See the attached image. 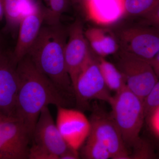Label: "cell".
I'll use <instances>...</instances> for the list:
<instances>
[{
    "label": "cell",
    "mask_w": 159,
    "mask_h": 159,
    "mask_svg": "<svg viewBox=\"0 0 159 159\" xmlns=\"http://www.w3.org/2000/svg\"><path fill=\"white\" fill-rule=\"evenodd\" d=\"M19 86L15 117L25 125L32 137L41 111L49 105L67 107L70 97L36 67L26 55L16 65Z\"/></svg>",
    "instance_id": "cell-1"
},
{
    "label": "cell",
    "mask_w": 159,
    "mask_h": 159,
    "mask_svg": "<svg viewBox=\"0 0 159 159\" xmlns=\"http://www.w3.org/2000/svg\"><path fill=\"white\" fill-rule=\"evenodd\" d=\"M68 34L61 24L43 26L27 55L41 72L70 98L74 94L65 58Z\"/></svg>",
    "instance_id": "cell-2"
},
{
    "label": "cell",
    "mask_w": 159,
    "mask_h": 159,
    "mask_svg": "<svg viewBox=\"0 0 159 159\" xmlns=\"http://www.w3.org/2000/svg\"><path fill=\"white\" fill-rule=\"evenodd\" d=\"M109 104L125 145L134 148L142 141L139 134L146 116L144 100L126 86L116 93Z\"/></svg>",
    "instance_id": "cell-3"
},
{
    "label": "cell",
    "mask_w": 159,
    "mask_h": 159,
    "mask_svg": "<svg viewBox=\"0 0 159 159\" xmlns=\"http://www.w3.org/2000/svg\"><path fill=\"white\" fill-rule=\"evenodd\" d=\"M116 66L131 91L143 100L159 80L150 63L120 51Z\"/></svg>",
    "instance_id": "cell-4"
},
{
    "label": "cell",
    "mask_w": 159,
    "mask_h": 159,
    "mask_svg": "<svg viewBox=\"0 0 159 159\" xmlns=\"http://www.w3.org/2000/svg\"><path fill=\"white\" fill-rule=\"evenodd\" d=\"M73 89L77 104L80 106L86 105L93 99L110 103L112 98L99 69L97 57L93 55L77 77Z\"/></svg>",
    "instance_id": "cell-5"
},
{
    "label": "cell",
    "mask_w": 159,
    "mask_h": 159,
    "mask_svg": "<svg viewBox=\"0 0 159 159\" xmlns=\"http://www.w3.org/2000/svg\"><path fill=\"white\" fill-rule=\"evenodd\" d=\"M120 51L150 63L159 52V31L142 27L126 28L118 36Z\"/></svg>",
    "instance_id": "cell-6"
},
{
    "label": "cell",
    "mask_w": 159,
    "mask_h": 159,
    "mask_svg": "<svg viewBox=\"0 0 159 159\" xmlns=\"http://www.w3.org/2000/svg\"><path fill=\"white\" fill-rule=\"evenodd\" d=\"M31 136L21 120L9 117L0 124V159H29Z\"/></svg>",
    "instance_id": "cell-7"
},
{
    "label": "cell",
    "mask_w": 159,
    "mask_h": 159,
    "mask_svg": "<svg viewBox=\"0 0 159 159\" xmlns=\"http://www.w3.org/2000/svg\"><path fill=\"white\" fill-rule=\"evenodd\" d=\"M68 39L65 49L66 66L74 86L77 77L93 54L84 35L82 23L76 19L68 30Z\"/></svg>",
    "instance_id": "cell-8"
},
{
    "label": "cell",
    "mask_w": 159,
    "mask_h": 159,
    "mask_svg": "<svg viewBox=\"0 0 159 159\" xmlns=\"http://www.w3.org/2000/svg\"><path fill=\"white\" fill-rule=\"evenodd\" d=\"M56 124L62 138L71 148L79 150L88 139L91 123L80 111L57 107Z\"/></svg>",
    "instance_id": "cell-9"
},
{
    "label": "cell",
    "mask_w": 159,
    "mask_h": 159,
    "mask_svg": "<svg viewBox=\"0 0 159 159\" xmlns=\"http://www.w3.org/2000/svg\"><path fill=\"white\" fill-rule=\"evenodd\" d=\"M90 121L91 130L88 137L104 145L110 154L111 159H131L122 134L112 117L95 114Z\"/></svg>",
    "instance_id": "cell-10"
},
{
    "label": "cell",
    "mask_w": 159,
    "mask_h": 159,
    "mask_svg": "<svg viewBox=\"0 0 159 159\" xmlns=\"http://www.w3.org/2000/svg\"><path fill=\"white\" fill-rule=\"evenodd\" d=\"M31 141L57 157L70 149L61 134L56 123L51 116L48 106L41 111L34 130Z\"/></svg>",
    "instance_id": "cell-11"
},
{
    "label": "cell",
    "mask_w": 159,
    "mask_h": 159,
    "mask_svg": "<svg viewBox=\"0 0 159 159\" xmlns=\"http://www.w3.org/2000/svg\"><path fill=\"white\" fill-rule=\"evenodd\" d=\"M44 20V8L38 5L22 19L19 26L16 45L10 56L16 65L28 54L39 34Z\"/></svg>",
    "instance_id": "cell-12"
},
{
    "label": "cell",
    "mask_w": 159,
    "mask_h": 159,
    "mask_svg": "<svg viewBox=\"0 0 159 159\" xmlns=\"http://www.w3.org/2000/svg\"><path fill=\"white\" fill-rule=\"evenodd\" d=\"M19 78L16 66L10 56L0 54V111L9 117H15Z\"/></svg>",
    "instance_id": "cell-13"
},
{
    "label": "cell",
    "mask_w": 159,
    "mask_h": 159,
    "mask_svg": "<svg viewBox=\"0 0 159 159\" xmlns=\"http://www.w3.org/2000/svg\"><path fill=\"white\" fill-rule=\"evenodd\" d=\"M84 12L95 24L110 25L125 15V0H91Z\"/></svg>",
    "instance_id": "cell-14"
},
{
    "label": "cell",
    "mask_w": 159,
    "mask_h": 159,
    "mask_svg": "<svg viewBox=\"0 0 159 159\" xmlns=\"http://www.w3.org/2000/svg\"><path fill=\"white\" fill-rule=\"evenodd\" d=\"M84 35L90 48L99 57L115 54L119 49L118 40L106 29L92 27L84 31Z\"/></svg>",
    "instance_id": "cell-15"
},
{
    "label": "cell",
    "mask_w": 159,
    "mask_h": 159,
    "mask_svg": "<svg viewBox=\"0 0 159 159\" xmlns=\"http://www.w3.org/2000/svg\"><path fill=\"white\" fill-rule=\"evenodd\" d=\"M34 5L32 0H4L6 29L11 31L18 29L20 22L25 15V9L33 8Z\"/></svg>",
    "instance_id": "cell-16"
},
{
    "label": "cell",
    "mask_w": 159,
    "mask_h": 159,
    "mask_svg": "<svg viewBox=\"0 0 159 159\" xmlns=\"http://www.w3.org/2000/svg\"><path fill=\"white\" fill-rule=\"evenodd\" d=\"M97 60L102 77L110 91L118 93L126 86L124 77L116 66L104 57L98 56Z\"/></svg>",
    "instance_id": "cell-17"
},
{
    "label": "cell",
    "mask_w": 159,
    "mask_h": 159,
    "mask_svg": "<svg viewBox=\"0 0 159 159\" xmlns=\"http://www.w3.org/2000/svg\"><path fill=\"white\" fill-rule=\"evenodd\" d=\"M159 4V0H125V15L144 17Z\"/></svg>",
    "instance_id": "cell-18"
},
{
    "label": "cell",
    "mask_w": 159,
    "mask_h": 159,
    "mask_svg": "<svg viewBox=\"0 0 159 159\" xmlns=\"http://www.w3.org/2000/svg\"><path fill=\"white\" fill-rule=\"evenodd\" d=\"M81 152V157L86 159H111L110 154L102 143L93 138L88 137Z\"/></svg>",
    "instance_id": "cell-19"
},
{
    "label": "cell",
    "mask_w": 159,
    "mask_h": 159,
    "mask_svg": "<svg viewBox=\"0 0 159 159\" xmlns=\"http://www.w3.org/2000/svg\"><path fill=\"white\" fill-rule=\"evenodd\" d=\"M49 6L44 8V20L47 25H56L60 24L61 15L66 10L69 0H48Z\"/></svg>",
    "instance_id": "cell-20"
},
{
    "label": "cell",
    "mask_w": 159,
    "mask_h": 159,
    "mask_svg": "<svg viewBox=\"0 0 159 159\" xmlns=\"http://www.w3.org/2000/svg\"><path fill=\"white\" fill-rule=\"evenodd\" d=\"M145 116H149L159 107V80L144 100Z\"/></svg>",
    "instance_id": "cell-21"
},
{
    "label": "cell",
    "mask_w": 159,
    "mask_h": 159,
    "mask_svg": "<svg viewBox=\"0 0 159 159\" xmlns=\"http://www.w3.org/2000/svg\"><path fill=\"white\" fill-rule=\"evenodd\" d=\"M29 159H58L57 157L51 153L41 146L32 143L29 148Z\"/></svg>",
    "instance_id": "cell-22"
},
{
    "label": "cell",
    "mask_w": 159,
    "mask_h": 159,
    "mask_svg": "<svg viewBox=\"0 0 159 159\" xmlns=\"http://www.w3.org/2000/svg\"><path fill=\"white\" fill-rule=\"evenodd\" d=\"M143 18L148 24L159 30V4L151 12Z\"/></svg>",
    "instance_id": "cell-23"
},
{
    "label": "cell",
    "mask_w": 159,
    "mask_h": 159,
    "mask_svg": "<svg viewBox=\"0 0 159 159\" xmlns=\"http://www.w3.org/2000/svg\"><path fill=\"white\" fill-rule=\"evenodd\" d=\"M150 125L154 132L159 137V107L150 114Z\"/></svg>",
    "instance_id": "cell-24"
},
{
    "label": "cell",
    "mask_w": 159,
    "mask_h": 159,
    "mask_svg": "<svg viewBox=\"0 0 159 159\" xmlns=\"http://www.w3.org/2000/svg\"><path fill=\"white\" fill-rule=\"evenodd\" d=\"M78 150L71 148L59 157V159H77L80 158Z\"/></svg>",
    "instance_id": "cell-25"
},
{
    "label": "cell",
    "mask_w": 159,
    "mask_h": 159,
    "mask_svg": "<svg viewBox=\"0 0 159 159\" xmlns=\"http://www.w3.org/2000/svg\"><path fill=\"white\" fill-rule=\"evenodd\" d=\"M74 6L79 7L84 11L91 0H71Z\"/></svg>",
    "instance_id": "cell-26"
},
{
    "label": "cell",
    "mask_w": 159,
    "mask_h": 159,
    "mask_svg": "<svg viewBox=\"0 0 159 159\" xmlns=\"http://www.w3.org/2000/svg\"><path fill=\"white\" fill-rule=\"evenodd\" d=\"M4 18V0H0V21H1Z\"/></svg>",
    "instance_id": "cell-27"
},
{
    "label": "cell",
    "mask_w": 159,
    "mask_h": 159,
    "mask_svg": "<svg viewBox=\"0 0 159 159\" xmlns=\"http://www.w3.org/2000/svg\"><path fill=\"white\" fill-rule=\"evenodd\" d=\"M150 64L152 66L159 64V52L155 56L153 59L150 61Z\"/></svg>",
    "instance_id": "cell-28"
},
{
    "label": "cell",
    "mask_w": 159,
    "mask_h": 159,
    "mask_svg": "<svg viewBox=\"0 0 159 159\" xmlns=\"http://www.w3.org/2000/svg\"><path fill=\"white\" fill-rule=\"evenodd\" d=\"M8 118H9V117L7 116H6L5 114L0 111V124H1L4 120H6V119Z\"/></svg>",
    "instance_id": "cell-29"
},
{
    "label": "cell",
    "mask_w": 159,
    "mask_h": 159,
    "mask_svg": "<svg viewBox=\"0 0 159 159\" xmlns=\"http://www.w3.org/2000/svg\"><path fill=\"white\" fill-rule=\"evenodd\" d=\"M156 74L157 77H158L159 79V64L157 65L154 66H152Z\"/></svg>",
    "instance_id": "cell-30"
},
{
    "label": "cell",
    "mask_w": 159,
    "mask_h": 159,
    "mask_svg": "<svg viewBox=\"0 0 159 159\" xmlns=\"http://www.w3.org/2000/svg\"><path fill=\"white\" fill-rule=\"evenodd\" d=\"M3 53V52L2 51V50H1V47H0V54H2Z\"/></svg>",
    "instance_id": "cell-31"
},
{
    "label": "cell",
    "mask_w": 159,
    "mask_h": 159,
    "mask_svg": "<svg viewBox=\"0 0 159 159\" xmlns=\"http://www.w3.org/2000/svg\"><path fill=\"white\" fill-rule=\"evenodd\" d=\"M47 1H48V0H47Z\"/></svg>",
    "instance_id": "cell-32"
}]
</instances>
